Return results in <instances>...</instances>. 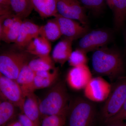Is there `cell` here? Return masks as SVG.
<instances>
[{
    "label": "cell",
    "instance_id": "cell-1",
    "mask_svg": "<svg viewBox=\"0 0 126 126\" xmlns=\"http://www.w3.org/2000/svg\"><path fill=\"white\" fill-rule=\"evenodd\" d=\"M92 59L93 71L99 77L106 76L111 81L123 77L125 65L119 51L105 46L101 47L94 51Z\"/></svg>",
    "mask_w": 126,
    "mask_h": 126
},
{
    "label": "cell",
    "instance_id": "cell-2",
    "mask_svg": "<svg viewBox=\"0 0 126 126\" xmlns=\"http://www.w3.org/2000/svg\"><path fill=\"white\" fill-rule=\"evenodd\" d=\"M70 101L65 83L60 81L48 91L39 102L41 118L52 115H65Z\"/></svg>",
    "mask_w": 126,
    "mask_h": 126
},
{
    "label": "cell",
    "instance_id": "cell-3",
    "mask_svg": "<svg viewBox=\"0 0 126 126\" xmlns=\"http://www.w3.org/2000/svg\"><path fill=\"white\" fill-rule=\"evenodd\" d=\"M96 115V109L93 102L77 97L70 101L64 126H92Z\"/></svg>",
    "mask_w": 126,
    "mask_h": 126
},
{
    "label": "cell",
    "instance_id": "cell-4",
    "mask_svg": "<svg viewBox=\"0 0 126 126\" xmlns=\"http://www.w3.org/2000/svg\"><path fill=\"white\" fill-rule=\"evenodd\" d=\"M126 99V77H122L111 86L110 94L102 109L100 117L103 124L119 112Z\"/></svg>",
    "mask_w": 126,
    "mask_h": 126
},
{
    "label": "cell",
    "instance_id": "cell-5",
    "mask_svg": "<svg viewBox=\"0 0 126 126\" xmlns=\"http://www.w3.org/2000/svg\"><path fill=\"white\" fill-rule=\"evenodd\" d=\"M29 54L24 51H10L0 56V72L7 78L16 81L21 70L28 64Z\"/></svg>",
    "mask_w": 126,
    "mask_h": 126
},
{
    "label": "cell",
    "instance_id": "cell-6",
    "mask_svg": "<svg viewBox=\"0 0 126 126\" xmlns=\"http://www.w3.org/2000/svg\"><path fill=\"white\" fill-rule=\"evenodd\" d=\"M112 38L110 32L104 29L94 30L88 32L81 37L79 43V48L86 53L94 51L105 47Z\"/></svg>",
    "mask_w": 126,
    "mask_h": 126
},
{
    "label": "cell",
    "instance_id": "cell-7",
    "mask_svg": "<svg viewBox=\"0 0 126 126\" xmlns=\"http://www.w3.org/2000/svg\"><path fill=\"white\" fill-rule=\"evenodd\" d=\"M56 7L59 15L88 26V20L86 9L78 0H57Z\"/></svg>",
    "mask_w": 126,
    "mask_h": 126
},
{
    "label": "cell",
    "instance_id": "cell-8",
    "mask_svg": "<svg viewBox=\"0 0 126 126\" xmlns=\"http://www.w3.org/2000/svg\"><path fill=\"white\" fill-rule=\"evenodd\" d=\"M0 92L2 99L11 102L22 111L25 97L16 81L0 73Z\"/></svg>",
    "mask_w": 126,
    "mask_h": 126
},
{
    "label": "cell",
    "instance_id": "cell-9",
    "mask_svg": "<svg viewBox=\"0 0 126 126\" xmlns=\"http://www.w3.org/2000/svg\"><path fill=\"white\" fill-rule=\"evenodd\" d=\"M111 86L101 77L92 78L86 86L84 94L86 98L93 102L106 101L110 94Z\"/></svg>",
    "mask_w": 126,
    "mask_h": 126
},
{
    "label": "cell",
    "instance_id": "cell-10",
    "mask_svg": "<svg viewBox=\"0 0 126 126\" xmlns=\"http://www.w3.org/2000/svg\"><path fill=\"white\" fill-rule=\"evenodd\" d=\"M56 18L62 35L74 40L81 37L89 31L88 26H85L76 20L65 18L57 14Z\"/></svg>",
    "mask_w": 126,
    "mask_h": 126
},
{
    "label": "cell",
    "instance_id": "cell-11",
    "mask_svg": "<svg viewBox=\"0 0 126 126\" xmlns=\"http://www.w3.org/2000/svg\"><path fill=\"white\" fill-rule=\"evenodd\" d=\"M92 73L87 65L72 67L67 74V82L75 90L84 89L92 78Z\"/></svg>",
    "mask_w": 126,
    "mask_h": 126
},
{
    "label": "cell",
    "instance_id": "cell-12",
    "mask_svg": "<svg viewBox=\"0 0 126 126\" xmlns=\"http://www.w3.org/2000/svg\"><path fill=\"white\" fill-rule=\"evenodd\" d=\"M40 27L30 21H23L18 39L15 43L16 45L20 48L26 47L32 41L40 36Z\"/></svg>",
    "mask_w": 126,
    "mask_h": 126
},
{
    "label": "cell",
    "instance_id": "cell-13",
    "mask_svg": "<svg viewBox=\"0 0 126 126\" xmlns=\"http://www.w3.org/2000/svg\"><path fill=\"white\" fill-rule=\"evenodd\" d=\"M73 40L64 37L57 43L52 53V59L55 63L63 66L68 61L72 52Z\"/></svg>",
    "mask_w": 126,
    "mask_h": 126
},
{
    "label": "cell",
    "instance_id": "cell-14",
    "mask_svg": "<svg viewBox=\"0 0 126 126\" xmlns=\"http://www.w3.org/2000/svg\"><path fill=\"white\" fill-rule=\"evenodd\" d=\"M39 102L33 93L25 97L22 112L33 122L36 126H40L41 122Z\"/></svg>",
    "mask_w": 126,
    "mask_h": 126
},
{
    "label": "cell",
    "instance_id": "cell-15",
    "mask_svg": "<svg viewBox=\"0 0 126 126\" xmlns=\"http://www.w3.org/2000/svg\"><path fill=\"white\" fill-rule=\"evenodd\" d=\"M28 64L24 66L16 81L20 87L25 97L35 91L34 82L35 73Z\"/></svg>",
    "mask_w": 126,
    "mask_h": 126
},
{
    "label": "cell",
    "instance_id": "cell-16",
    "mask_svg": "<svg viewBox=\"0 0 126 126\" xmlns=\"http://www.w3.org/2000/svg\"><path fill=\"white\" fill-rule=\"evenodd\" d=\"M25 50L30 54L37 57L49 56L52 49L51 43L43 36L34 39L25 47Z\"/></svg>",
    "mask_w": 126,
    "mask_h": 126
},
{
    "label": "cell",
    "instance_id": "cell-17",
    "mask_svg": "<svg viewBox=\"0 0 126 126\" xmlns=\"http://www.w3.org/2000/svg\"><path fill=\"white\" fill-rule=\"evenodd\" d=\"M59 68L50 71L35 72L34 86L35 90L50 87L56 82L59 76Z\"/></svg>",
    "mask_w": 126,
    "mask_h": 126
},
{
    "label": "cell",
    "instance_id": "cell-18",
    "mask_svg": "<svg viewBox=\"0 0 126 126\" xmlns=\"http://www.w3.org/2000/svg\"><path fill=\"white\" fill-rule=\"evenodd\" d=\"M34 10L41 18L54 16L58 14L57 0H31Z\"/></svg>",
    "mask_w": 126,
    "mask_h": 126
},
{
    "label": "cell",
    "instance_id": "cell-19",
    "mask_svg": "<svg viewBox=\"0 0 126 126\" xmlns=\"http://www.w3.org/2000/svg\"><path fill=\"white\" fill-rule=\"evenodd\" d=\"M40 36L50 42H54L63 36L58 21L55 18L49 20L44 25L40 26Z\"/></svg>",
    "mask_w": 126,
    "mask_h": 126
},
{
    "label": "cell",
    "instance_id": "cell-20",
    "mask_svg": "<svg viewBox=\"0 0 126 126\" xmlns=\"http://www.w3.org/2000/svg\"><path fill=\"white\" fill-rule=\"evenodd\" d=\"M10 5L13 14L22 20L29 16L34 10L31 0H10Z\"/></svg>",
    "mask_w": 126,
    "mask_h": 126
},
{
    "label": "cell",
    "instance_id": "cell-21",
    "mask_svg": "<svg viewBox=\"0 0 126 126\" xmlns=\"http://www.w3.org/2000/svg\"><path fill=\"white\" fill-rule=\"evenodd\" d=\"M115 28L119 30L126 20V0H113L112 8Z\"/></svg>",
    "mask_w": 126,
    "mask_h": 126
},
{
    "label": "cell",
    "instance_id": "cell-22",
    "mask_svg": "<svg viewBox=\"0 0 126 126\" xmlns=\"http://www.w3.org/2000/svg\"><path fill=\"white\" fill-rule=\"evenodd\" d=\"M16 107L6 99H2L0 103V126H5L16 116Z\"/></svg>",
    "mask_w": 126,
    "mask_h": 126
},
{
    "label": "cell",
    "instance_id": "cell-23",
    "mask_svg": "<svg viewBox=\"0 0 126 126\" xmlns=\"http://www.w3.org/2000/svg\"><path fill=\"white\" fill-rule=\"evenodd\" d=\"M38 57L30 61L28 64L32 70L35 72L50 71L56 68L54 61L49 55Z\"/></svg>",
    "mask_w": 126,
    "mask_h": 126
},
{
    "label": "cell",
    "instance_id": "cell-24",
    "mask_svg": "<svg viewBox=\"0 0 126 126\" xmlns=\"http://www.w3.org/2000/svg\"><path fill=\"white\" fill-rule=\"evenodd\" d=\"M23 22L22 19L17 16L13 26L7 32L0 36V40L7 43H15L19 36Z\"/></svg>",
    "mask_w": 126,
    "mask_h": 126
},
{
    "label": "cell",
    "instance_id": "cell-25",
    "mask_svg": "<svg viewBox=\"0 0 126 126\" xmlns=\"http://www.w3.org/2000/svg\"><path fill=\"white\" fill-rule=\"evenodd\" d=\"M68 62L72 67L87 65L88 62L87 53L78 48L72 52Z\"/></svg>",
    "mask_w": 126,
    "mask_h": 126
},
{
    "label": "cell",
    "instance_id": "cell-26",
    "mask_svg": "<svg viewBox=\"0 0 126 126\" xmlns=\"http://www.w3.org/2000/svg\"><path fill=\"white\" fill-rule=\"evenodd\" d=\"M65 116L52 115L42 118L40 126H64Z\"/></svg>",
    "mask_w": 126,
    "mask_h": 126
},
{
    "label": "cell",
    "instance_id": "cell-27",
    "mask_svg": "<svg viewBox=\"0 0 126 126\" xmlns=\"http://www.w3.org/2000/svg\"><path fill=\"white\" fill-rule=\"evenodd\" d=\"M85 9L98 14L104 7L105 0H78Z\"/></svg>",
    "mask_w": 126,
    "mask_h": 126
},
{
    "label": "cell",
    "instance_id": "cell-28",
    "mask_svg": "<svg viewBox=\"0 0 126 126\" xmlns=\"http://www.w3.org/2000/svg\"><path fill=\"white\" fill-rule=\"evenodd\" d=\"M125 120H126V99L119 112L108 120L104 125L115 122L124 121Z\"/></svg>",
    "mask_w": 126,
    "mask_h": 126
},
{
    "label": "cell",
    "instance_id": "cell-29",
    "mask_svg": "<svg viewBox=\"0 0 126 126\" xmlns=\"http://www.w3.org/2000/svg\"><path fill=\"white\" fill-rule=\"evenodd\" d=\"M0 16L13 14L10 5V0H0Z\"/></svg>",
    "mask_w": 126,
    "mask_h": 126
},
{
    "label": "cell",
    "instance_id": "cell-30",
    "mask_svg": "<svg viewBox=\"0 0 126 126\" xmlns=\"http://www.w3.org/2000/svg\"><path fill=\"white\" fill-rule=\"evenodd\" d=\"M17 118L22 126H36L33 122L23 113L18 114Z\"/></svg>",
    "mask_w": 126,
    "mask_h": 126
},
{
    "label": "cell",
    "instance_id": "cell-31",
    "mask_svg": "<svg viewBox=\"0 0 126 126\" xmlns=\"http://www.w3.org/2000/svg\"><path fill=\"white\" fill-rule=\"evenodd\" d=\"M5 126H22L18 118L14 119L8 123Z\"/></svg>",
    "mask_w": 126,
    "mask_h": 126
},
{
    "label": "cell",
    "instance_id": "cell-32",
    "mask_svg": "<svg viewBox=\"0 0 126 126\" xmlns=\"http://www.w3.org/2000/svg\"><path fill=\"white\" fill-rule=\"evenodd\" d=\"M126 124L124 122H117L104 124V126H125Z\"/></svg>",
    "mask_w": 126,
    "mask_h": 126
},
{
    "label": "cell",
    "instance_id": "cell-33",
    "mask_svg": "<svg viewBox=\"0 0 126 126\" xmlns=\"http://www.w3.org/2000/svg\"><path fill=\"white\" fill-rule=\"evenodd\" d=\"M107 4L110 9H112L113 0H105Z\"/></svg>",
    "mask_w": 126,
    "mask_h": 126
},
{
    "label": "cell",
    "instance_id": "cell-34",
    "mask_svg": "<svg viewBox=\"0 0 126 126\" xmlns=\"http://www.w3.org/2000/svg\"><path fill=\"white\" fill-rule=\"evenodd\" d=\"M125 126H126V125H125Z\"/></svg>",
    "mask_w": 126,
    "mask_h": 126
}]
</instances>
